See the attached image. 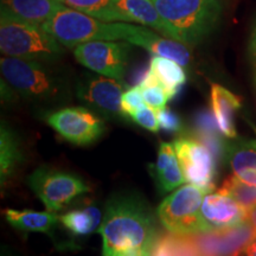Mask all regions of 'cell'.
Returning <instances> with one entry per match:
<instances>
[{
    "mask_svg": "<svg viewBox=\"0 0 256 256\" xmlns=\"http://www.w3.org/2000/svg\"><path fill=\"white\" fill-rule=\"evenodd\" d=\"M98 232L102 236V256L152 250L158 240L154 214L132 194H116L108 200Z\"/></svg>",
    "mask_w": 256,
    "mask_h": 256,
    "instance_id": "1",
    "label": "cell"
},
{
    "mask_svg": "<svg viewBox=\"0 0 256 256\" xmlns=\"http://www.w3.org/2000/svg\"><path fill=\"white\" fill-rule=\"evenodd\" d=\"M55 63L4 56L0 60L2 78L25 100L34 104L57 106L72 96V83Z\"/></svg>",
    "mask_w": 256,
    "mask_h": 256,
    "instance_id": "2",
    "label": "cell"
},
{
    "mask_svg": "<svg viewBox=\"0 0 256 256\" xmlns=\"http://www.w3.org/2000/svg\"><path fill=\"white\" fill-rule=\"evenodd\" d=\"M168 37L185 46H196L218 26L223 14L220 0H153Z\"/></svg>",
    "mask_w": 256,
    "mask_h": 256,
    "instance_id": "3",
    "label": "cell"
},
{
    "mask_svg": "<svg viewBox=\"0 0 256 256\" xmlns=\"http://www.w3.org/2000/svg\"><path fill=\"white\" fill-rule=\"evenodd\" d=\"M0 50L8 57L50 63H56L66 54V46L46 30L4 8L0 11Z\"/></svg>",
    "mask_w": 256,
    "mask_h": 256,
    "instance_id": "4",
    "label": "cell"
},
{
    "mask_svg": "<svg viewBox=\"0 0 256 256\" xmlns=\"http://www.w3.org/2000/svg\"><path fill=\"white\" fill-rule=\"evenodd\" d=\"M42 28L69 49L92 40H122L124 34V22H102L68 6Z\"/></svg>",
    "mask_w": 256,
    "mask_h": 256,
    "instance_id": "5",
    "label": "cell"
},
{
    "mask_svg": "<svg viewBox=\"0 0 256 256\" xmlns=\"http://www.w3.org/2000/svg\"><path fill=\"white\" fill-rule=\"evenodd\" d=\"M208 192L197 185H183L172 192L156 209L162 226L174 235L203 234L200 208Z\"/></svg>",
    "mask_w": 256,
    "mask_h": 256,
    "instance_id": "6",
    "label": "cell"
},
{
    "mask_svg": "<svg viewBox=\"0 0 256 256\" xmlns=\"http://www.w3.org/2000/svg\"><path fill=\"white\" fill-rule=\"evenodd\" d=\"M31 190L48 211L58 212L90 188L78 176L55 168H40L28 179Z\"/></svg>",
    "mask_w": 256,
    "mask_h": 256,
    "instance_id": "7",
    "label": "cell"
},
{
    "mask_svg": "<svg viewBox=\"0 0 256 256\" xmlns=\"http://www.w3.org/2000/svg\"><path fill=\"white\" fill-rule=\"evenodd\" d=\"M127 84L100 74H84L76 84V95L89 110L104 119H124L122 95Z\"/></svg>",
    "mask_w": 256,
    "mask_h": 256,
    "instance_id": "8",
    "label": "cell"
},
{
    "mask_svg": "<svg viewBox=\"0 0 256 256\" xmlns=\"http://www.w3.org/2000/svg\"><path fill=\"white\" fill-rule=\"evenodd\" d=\"M130 46L124 40H92L76 46L74 56L92 72L124 81Z\"/></svg>",
    "mask_w": 256,
    "mask_h": 256,
    "instance_id": "9",
    "label": "cell"
},
{
    "mask_svg": "<svg viewBox=\"0 0 256 256\" xmlns=\"http://www.w3.org/2000/svg\"><path fill=\"white\" fill-rule=\"evenodd\" d=\"M46 122L60 136L78 146L95 142L106 130L100 115L86 107H66L55 110L48 115Z\"/></svg>",
    "mask_w": 256,
    "mask_h": 256,
    "instance_id": "10",
    "label": "cell"
},
{
    "mask_svg": "<svg viewBox=\"0 0 256 256\" xmlns=\"http://www.w3.org/2000/svg\"><path fill=\"white\" fill-rule=\"evenodd\" d=\"M174 146L185 180L204 188L206 192L212 191L216 162L210 147L200 139L191 136L178 138L174 142Z\"/></svg>",
    "mask_w": 256,
    "mask_h": 256,
    "instance_id": "11",
    "label": "cell"
},
{
    "mask_svg": "<svg viewBox=\"0 0 256 256\" xmlns=\"http://www.w3.org/2000/svg\"><path fill=\"white\" fill-rule=\"evenodd\" d=\"M200 220L203 234L222 232L248 222V210L220 192L206 194L202 203Z\"/></svg>",
    "mask_w": 256,
    "mask_h": 256,
    "instance_id": "12",
    "label": "cell"
},
{
    "mask_svg": "<svg viewBox=\"0 0 256 256\" xmlns=\"http://www.w3.org/2000/svg\"><path fill=\"white\" fill-rule=\"evenodd\" d=\"M122 40L142 48L152 56L174 60L183 66H188L191 63V54L188 46L171 38L159 36L156 32L142 25L124 23Z\"/></svg>",
    "mask_w": 256,
    "mask_h": 256,
    "instance_id": "13",
    "label": "cell"
},
{
    "mask_svg": "<svg viewBox=\"0 0 256 256\" xmlns=\"http://www.w3.org/2000/svg\"><path fill=\"white\" fill-rule=\"evenodd\" d=\"M114 12L116 22L151 28L168 37V28L153 0H114Z\"/></svg>",
    "mask_w": 256,
    "mask_h": 256,
    "instance_id": "14",
    "label": "cell"
},
{
    "mask_svg": "<svg viewBox=\"0 0 256 256\" xmlns=\"http://www.w3.org/2000/svg\"><path fill=\"white\" fill-rule=\"evenodd\" d=\"M211 112L215 118L217 127L226 138L238 136L235 126L236 110L241 107V98L220 84L211 86L210 94Z\"/></svg>",
    "mask_w": 256,
    "mask_h": 256,
    "instance_id": "15",
    "label": "cell"
},
{
    "mask_svg": "<svg viewBox=\"0 0 256 256\" xmlns=\"http://www.w3.org/2000/svg\"><path fill=\"white\" fill-rule=\"evenodd\" d=\"M152 174L162 194L174 191L184 183L185 177L179 164L174 144H160L158 158Z\"/></svg>",
    "mask_w": 256,
    "mask_h": 256,
    "instance_id": "16",
    "label": "cell"
},
{
    "mask_svg": "<svg viewBox=\"0 0 256 256\" xmlns=\"http://www.w3.org/2000/svg\"><path fill=\"white\" fill-rule=\"evenodd\" d=\"M24 162L22 142L14 130L2 121L0 127V183L2 188L8 184Z\"/></svg>",
    "mask_w": 256,
    "mask_h": 256,
    "instance_id": "17",
    "label": "cell"
},
{
    "mask_svg": "<svg viewBox=\"0 0 256 256\" xmlns=\"http://www.w3.org/2000/svg\"><path fill=\"white\" fill-rule=\"evenodd\" d=\"M64 6L57 0H2V8L40 26H43Z\"/></svg>",
    "mask_w": 256,
    "mask_h": 256,
    "instance_id": "18",
    "label": "cell"
},
{
    "mask_svg": "<svg viewBox=\"0 0 256 256\" xmlns=\"http://www.w3.org/2000/svg\"><path fill=\"white\" fill-rule=\"evenodd\" d=\"M6 220L16 229L24 232H43L52 236L55 226L60 223V215L51 211L32 210H5Z\"/></svg>",
    "mask_w": 256,
    "mask_h": 256,
    "instance_id": "19",
    "label": "cell"
},
{
    "mask_svg": "<svg viewBox=\"0 0 256 256\" xmlns=\"http://www.w3.org/2000/svg\"><path fill=\"white\" fill-rule=\"evenodd\" d=\"M228 158L234 176L256 186V148L250 142H240L229 146Z\"/></svg>",
    "mask_w": 256,
    "mask_h": 256,
    "instance_id": "20",
    "label": "cell"
},
{
    "mask_svg": "<svg viewBox=\"0 0 256 256\" xmlns=\"http://www.w3.org/2000/svg\"><path fill=\"white\" fill-rule=\"evenodd\" d=\"M150 72L162 83L168 92L174 98L186 82V72L183 66L174 60L162 56H152L150 60Z\"/></svg>",
    "mask_w": 256,
    "mask_h": 256,
    "instance_id": "21",
    "label": "cell"
},
{
    "mask_svg": "<svg viewBox=\"0 0 256 256\" xmlns=\"http://www.w3.org/2000/svg\"><path fill=\"white\" fill-rule=\"evenodd\" d=\"M102 222L100 210L95 206L72 210L60 216V223L70 234L75 236H84L98 230Z\"/></svg>",
    "mask_w": 256,
    "mask_h": 256,
    "instance_id": "22",
    "label": "cell"
},
{
    "mask_svg": "<svg viewBox=\"0 0 256 256\" xmlns=\"http://www.w3.org/2000/svg\"><path fill=\"white\" fill-rule=\"evenodd\" d=\"M68 8L78 10L102 22H116L114 12V0H62Z\"/></svg>",
    "mask_w": 256,
    "mask_h": 256,
    "instance_id": "23",
    "label": "cell"
},
{
    "mask_svg": "<svg viewBox=\"0 0 256 256\" xmlns=\"http://www.w3.org/2000/svg\"><path fill=\"white\" fill-rule=\"evenodd\" d=\"M218 192L234 198L248 211L256 206V186L244 183L236 176L226 178Z\"/></svg>",
    "mask_w": 256,
    "mask_h": 256,
    "instance_id": "24",
    "label": "cell"
},
{
    "mask_svg": "<svg viewBox=\"0 0 256 256\" xmlns=\"http://www.w3.org/2000/svg\"><path fill=\"white\" fill-rule=\"evenodd\" d=\"M138 86L142 89L145 104L156 110L165 108L166 104L172 98L168 89L156 78L152 72H150V70Z\"/></svg>",
    "mask_w": 256,
    "mask_h": 256,
    "instance_id": "25",
    "label": "cell"
},
{
    "mask_svg": "<svg viewBox=\"0 0 256 256\" xmlns=\"http://www.w3.org/2000/svg\"><path fill=\"white\" fill-rule=\"evenodd\" d=\"M172 256H202L192 235H168Z\"/></svg>",
    "mask_w": 256,
    "mask_h": 256,
    "instance_id": "26",
    "label": "cell"
},
{
    "mask_svg": "<svg viewBox=\"0 0 256 256\" xmlns=\"http://www.w3.org/2000/svg\"><path fill=\"white\" fill-rule=\"evenodd\" d=\"M130 118L134 122L145 128V130H150V132L156 133L160 128L156 110L148 107V106H145V107L136 110L130 115Z\"/></svg>",
    "mask_w": 256,
    "mask_h": 256,
    "instance_id": "27",
    "label": "cell"
},
{
    "mask_svg": "<svg viewBox=\"0 0 256 256\" xmlns=\"http://www.w3.org/2000/svg\"><path fill=\"white\" fill-rule=\"evenodd\" d=\"M122 110L124 113L130 118V115L134 113V112L140 110V108L145 107V100H144L142 89H140L139 86H136V87L128 88L126 92H124L122 95Z\"/></svg>",
    "mask_w": 256,
    "mask_h": 256,
    "instance_id": "28",
    "label": "cell"
},
{
    "mask_svg": "<svg viewBox=\"0 0 256 256\" xmlns=\"http://www.w3.org/2000/svg\"><path fill=\"white\" fill-rule=\"evenodd\" d=\"M158 114V120L160 127L164 128L170 133H178L182 130V120L174 112H172L170 108L165 107L162 110H156Z\"/></svg>",
    "mask_w": 256,
    "mask_h": 256,
    "instance_id": "29",
    "label": "cell"
},
{
    "mask_svg": "<svg viewBox=\"0 0 256 256\" xmlns=\"http://www.w3.org/2000/svg\"><path fill=\"white\" fill-rule=\"evenodd\" d=\"M151 256H172L168 235L162 236V238H158L156 244L153 246Z\"/></svg>",
    "mask_w": 256,
    "mask_h": 256,
    "instance_id": "30",
    "label": "cell"
},
{
    "mask_svg": "<svg viewBox=\"0 0 256 256\" xmlns=\"http://www.w3.org/2000/svg\"><path fill=\"white\" fill-rule=\"evenodd\" d=\"M236 256H256V235L238 252Z\"/></svg>",
    "mask_w": 256,
    "mask_h": 256,
    "instance_id": "31",
    "label": "cell"
},
{
    "mask_svg": "<svg viewBox=\"0 0 256 256\" xmlns=\"http://www.w3.org/2000/svg\"><path fill=\"white\" fill-rule=\"evenodd\" d=\"M248 52H249V57H250V60L256 66V23L254 25V28H252L250 40H249Z\"/></svg>",
    "mask_w": 256,
    "mask_h": 256,
    "instance_id": "32",
    "label": "cell"
},
{
    "mask_svg": "<svg viewBox=\"0 0 256 256\" xmlns=\"http://www.w3.org/2000/svg\"><path fill=\"white\" fill-rule=\"evenodd\" d=\"M248 223L250 224L254 232H256V206L248 211Z\"/></svg>",
    "mask_w": 256,
    "mask_h": 256,
    "instance_id": "33",
    "label": "cell"
},
{
    "mask_svg": "<svg viewBox=\"0 0 256 256\" xmlns=\"http://www.w3.org/2000/svg\"><path fill=\"white\" fill-rule=\"evenodd\" d=\"M152 250H134L128 252L127 255L124 256H151Z\"/></svg>",
    "mask_w": 256,
    "mask_h": 256,
    "instance_id": "34",
    "label": "cell"
},
{
    "mask_svg": "<svg viewBox=\"0 0 256 256\" xmlns=\"http://www.w3.org/2000/svg\"><path fill=\"white\" fill-rule=\"evenodd\" d=\"M2 256H17V255H16L14 252H12L11 250H8V248L2 247Z\"/></svg>",
    "mask_w": 256,
    "mask_h": 256,
    "instance_id": "35",
    "label": "cell"
},
{
    "mask_svg": "<svg viewBox=\"0 0 256 256\" xmlns=\"http://www.w3.org/2000/svg\"><path fill=\"white\" fill-rule=\"evenodd\" d=\"M249 142H250V144H252V146H254V147H255V148H256V139H254V140H249Z\"/></svg>",
    "mask_w": 256,
    "mask_h": 256,
    "instance_id": "36",
    "label": "cell"
},
{
    "mask_svg": "<svg viewBox=\"0 0 256 256\" xmlns=\"http://www.w3.org/2000/svg\"><path fill=\"white\" fill-rule=\"evenodd\" d=\"M57 2H62V0H57ZM62 4H63V2H62Z\"/></svg>",
    "mask_w": 256,
    "mask_h": 256,
    "instance_id": "37",
    "label": "cell"
}]
</instances>
